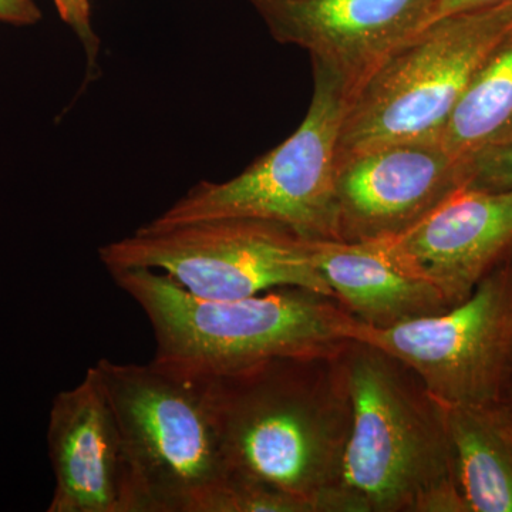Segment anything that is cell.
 Listing matches in <instances>:
<instances>
[{
	"label": "cell",
	"instance_id": "1",
	"mask_svg": "<svg viewBox=\"0 0 512 512\" xmlns=\"http://www.w3.org/2000/svg\"><path fill=\"white\" fill-rule=\"evenodd\" d=\"M346 345L205 376L232 481L284 491L318 512L319 494L340 483L349 439Z\"/></svg>",
	"mask_w": 512,
	"mask_h": 512
},
{
	"label": "cell",
	"instance_id": "2",
	"mask_svg": "<svg viewBox=\"0 0 512 512\" xmlns=\"http://www.w3.org/2000/svg\"><path fill=\"white\" fill-rule=\"evenodd\" d=\"M150 320L153 362L192 376H221L278 359L342 349L356 319L332 296L278 288L248 298L205 299L148 268L109 271Z\"/></svg>",
	"mask_w": 512,
	"mask_h": 512
},
{
	"label": "cell",
	"instance_id": "3",
	"mask_svg": "<svg viewBox=\"0 0 512 512\" xmlns=\"http://www.w3.org/2000/svg\"><path fill=\"white\" fill-rule=\"evenodd\" d=\"M345 365L352 421L340 484L366 512H419L431 491L458 485L443 403L412 367L360 340L346 345Z\"/></svg>",
	"mask_w": 512,
	"mask_h": 512
},
{
	"label": "cell",
	"instance_id": "4",
	"mask_svg": "<svg viewBox=\"0 0 512 512\" xmlns=\"http://www.w3.org/2000/svg\"><path fill=\"white\" fill-rule=\"evenodd\" d=\"M116 414L146 512H220L231 485L208 379L158 365H94Z\"/></svg>",
	"mask_w": 512,
	"mask_h": 512
},
{
	"label": "cell",
	"instance_id": "5",
	"mask_svg": "<svg viewBox=\"0 0 512 512\" xmlns=\"http://www.w3.org/2000/svg\"><path fill=\"white\" fill-rule=\"evenodd\" d=\"M512 32V0L430 22L350 99L338 154L413 138H439L478 70Z\"/></svg>",
	"mask_w": 512,
	"mask_h": 512
},
{
	"label": "cell",
	"instance_id": "6",
	"mask_svg": "<svg viewBox=\"0 0 512 512\" xmlns=\"http://www.w3.org/2000/svg\"><path fill=\"white\" fill-rule=\"evenodd\" d=\"M312 66L311 104L295 133L237 177L195 185L144 227L251 218L285 225L312 241H338L336 154L348 96L335 74L319 64Z\"/></svg>",
	"mask_w": 512,
	"mask_h": 512
},
{
	"label": "cell",
	"instance_id": "7",
	"mask_svg": "<svg viewBox=\"0 0 512 512\" xmlns=\"http://www.w3.org/2000/svg\"><path fill=\"white\" fill-rule=\"evenodd\" d=\"M315 241L276 222L220 218L173 228H138L100 248L107 271L156 269L192 295L248 298L278 288L333 296L316 264Z\"/></svg>",
	"mask_w": 512,
	"mask_h": 512
},
{
	"label": "cell",
	"instance_id": "8",
	"mask_svg": "<svg viewBox=\"0 0 512 512\" xmlns=\"http://www.w3.org/2000/svg\"><path fill=\"white\" fill-rule=\"evenodd\" d=\"M352 340L402 359L441 403L494 404L512 350V254L448 311L389 329L359 320Z\"/></svg>",
	"mask_w": 512,
	"mask_h": 512
},
{
	"label": "cell",
	"instance_id": "9",
	"mask_svg": "<svg viewBox=\"0 0 512 512\" xmlns=\"http://www.w3.org/2000/svg\"><path fill=\"white\" fill-rule=\"evenodd\" d=\"M466 187V164L440 138H413L336 157L338 241L392 239Z\"/></svg>",
	"mask_w": 512,
	"mask_h": 512
},
{
	"label": "cell",
	"instance_id": "10",
	"mask_svg": "<svg viewBox=\"0 0 512 512\" xmlns=\"http://www.w3.org/2000/svg\"><path fill=\"white\" fill-rule=\"evenodd\" d=\"M272 39L301 47L335 74L350 99L429 25L439 0H247Z\"/></svg>",
	"mask_w": 512,
	"mask_h": 512
},
{
	"label": "cell",
	"instance_id": "11",
	"mask_svg": "<svg viewBox=\"0 0 512 512\" xmlns=\"http://www.w3.org/2000/svg\"><path fill=\"white\" fill-rule=\"evenodd\" d=\"M55 491L49 512H146L119 421L96 369L60 392L47 429Z\"/></svg>",
	"mask_w": 512,
	"mask_h": 512
},
{
	"label": "cell",
	"instance_id": "12",
	"mask_svg": "<svg viewBox=\"0 0 512 512\" xmlns=\"http://www.w3.org/2000/svg\"><path fill=\"white\" fill-rule=\"evenodd\" d=\"M387 241L456 306L512 254V191L460 188Z\"/></svg>",
	"mask_w": 512,
	"mask_h": 512
},
{
	"label": "cell",
	"instance_id": "13",
	"mask_svg": "<svg viewBox=\"0 0 512 512\" xmlns=\"http://www.w3.org/2000/svg\"><path fill=\"white\" fill-rule=\"evenodd\" d=\"M313 249L336 301L370 328H393L454 306L387 239L315 241Z\"/></svg>",
	"mask_w": 512,
	"mask_h": 512
},
{
	"label": "cell",
	"instance_id": "14",
	"mask_svg": "<svg viewBox=\"0 0 512 512\" xmlns=\"http://www.w3.org/2000/svg\"><path fill=\"white\" fill-rule=\"evenodd\" d=\"M454 468L470 512H512V426L494 404L443 403Z\"/></svg>",
	"mask_w": 512,
	"mask_h": 512
},
{
	"label": "cell",
	"instance_id": "15",
	"mask_svg": "<svg viewBox=\"0 0 512 512\" xmlns=\"http://www.w3.org/2000/svg\"><path fill=\"white\" fill-rule=\"evenodd\" d=\"M439 138L461 160L512 140V32L478 70Z\"/></svg>",
	"mask_w": 512,
	"mask_h": 512
},
{
	"label": "cell",
	"instance_id": "16",
	"mask_svg": "<svg viewBox=\"0 0 512 512\" xmlns=\"http://www.w3.org/2000/svg\"><path fill=\"white\" fill-rule=\"evenodd\" d=\"M466 187L484 191H512V140L485 148L464 160Z\"/></svg>",
	"mask_w": 512,
	"mask_h": 512
},
{
	"label": "cell",
	"instance_id": "17",
	"mask_svg": "<svg viewBox=\"0 0 512 512\" xmlns=\"http://www.w3.org/2000/svg\"><path fill=\"white\" fill-rule=\"evenodd\" d=\"M55 5L60 18L82 40L89 63L93 66L96 63L97 52H99V39H97L92 26L90 0H55Z\"/></svg>",
	"mask_w": 512,
	"mask_h": 512
},
{
	"label": "cell",
	"instance_id": "18",
	"mask_svg": "<svg viewBox=\"0 0 512 512\" xmlns=\"http://www.w3.org/2000/svg\"><path fill=\"white\" fill-rule=\"evenodd\" d=\"M42 19L35 0H0V23L12 26H32Z\"/></svg>",
	"mask_w": 512,
	"mask_h": 512
},
{
	"label": "cell",
	"instance_id": "19",
	"mask_svg": "<svg viewBox=\"0 0 512 512\" xmlns=\"http://www.w3.org/2000/svg\"><path fill=\"white\" fill-rule=\"evenodd\" d=\"M494 406L512 426V350L505 365Z\"/></svg>",
	"mask_w": 512,
	"mask_h": 512
},
{
	"label": "cell",
	"instance_id": "20",
	"mask_svg": "<svg viewBox=\"0 0 512 512\" xmlns=\"http://www.w3.org/2000/svg\"><path fill=\"white\" fill-rule=\"evenodd\" d=\"M508 2V0H439L430 22L450 15V13L461 12V10H470L484 8V6L497 5V3ZM429 22V23H430Z\"/></svg>",
	"mask_w": 512,
	"mask_h": 512
}]
</instances>
